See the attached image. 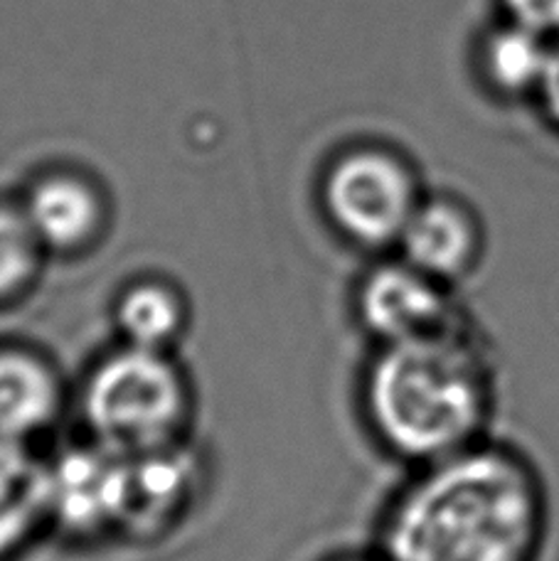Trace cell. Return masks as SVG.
I'll return each instance as SVG.
<instances>
[{
  "label": "cell",
  "mask_w": 559,
  "mask_h": 561,
  "mask_svg": "<svg viewBox=\"0 0 559 561\" xmlns=\"http://www.w3.org/2000/svg\"><path fill=\"white\" fill-rule=\"evenodd\" d=\"M49 515L47 466L20 440L0 438V559L13 552Z\"/></svg>",
  "instance_id": "8fae6325"
},
{
  "label": "cell",
  "mask_w": 559,
  "mask_h": 561,
  "mask_svg": "<svg viewBox=\"0 0 559 561\" xmlns=\"http://www.w3.org/2000/svg\"><path fill=\"white\" fill-rule=\"evenodd\" d=\"M326 207L355 242H399L419 207L414 180L397 158L357 150L338 160L326 180Z\"/></svg>",
  "instance_id": "277c9868"
},
{
  "label": "cell",
  "mask_w": 559,
  "mask_h": 561,
  "mask_svg": "<svg viewBox=\"0 0 559 561\" xmlns=\"http://www.w3.org/2000/svg\"><path fill=\"white\" fill-rule=\"evenodd\" d=\"M116 320L128 345L163 350L181 333L183 306L163 284H138L126 290L116 310Z\"/></svg>",
  "instance_id": "7c38bea8"
},
{
  "label": "cell",
  "mask_w": 559,
  "mask_h": 561,
  "mask_svg": "<svg viewBox=\"0 0 559 561\" xmlns=\"http://www.w3.org/2000/svg\"><path fill=\"white\" fill-rule=\"evenodd\" d=\"M195 483L193 460L175 444L128 456L122 529L151 537L181 513Z\"/></svg>",
  "instance_id": "ba28073f"
},
{
  "label": "cell",
  "mask_w": 559,
  "mask_h": 561,
  "mask_svg": "<svg viewBox=\"0 0 559 561\" xmlns=\"http://www.w3.org/2000/svg\"><path fill=\"white\" fill-rule=\"evenodd\" d=\"M59 402L57 377L43 359L20 350L0 353V438L23 444L53 424Z\"/></svg>",
  "instance_id": "9c48e42d"
},
{
  "label": "cell",
  "mask_w": 559,
  "mask_h": 561,
  "mask_svg": "<svg viewBox=\"0 0 559 561\" xmlns=\"http://www.w3.org/2000/svg\"><path fill=\"white\" fill-rule=\"evenodd\" d=\"M126 466V454L99 440L65 450L53 466H47L49 517L75 535L122 527Z\"/></svg>",
  "instance_id": "5b68a950"
},
{
  "label": "cell",
  "mask_w": 559,
  "mask_h": 561,
  "mask_svg": "<svg viewBox=\"0 0 559 561\" xmlns=\"http://www.w3.org/2000/svg\"><path fill=\"white\" fill-rule=\"evenodd\" d=\"M379 434L409 458L442 460L478 444L491 407V375L476 340L458 323L389 343L367 379Z\"/></svg>",
  "instance_id": "7a4b0ae2"
},
{
  "label": "cell",
  "mask_w": 559,
  "mask_h": 561,
  "mask_svg": "<svg viewBox=\"0 0 559 561\" xmlns=\"http://www.w3.org/2000/svg\"><path fill=\"white\" fill-rule=\"evenodd\" d=\"M37 234L25 213L0 207V298L18 294L33 278L39 262Z\"/></svg>",
  "instance_id": "5bb4252c"
},
{
  "label": "cell",
  "mask_w": 559,
  "mask_h": 561,
  "mask_svg": "<svg viewBox=\"0 0 559 561\" xmlns=\"http://www.w3.org/2000/svg\"><path fill=\"white\" fill-rule=\"evenodd\" d=\"M545 493L513 450L476 444L436 460L387 525V561H533Z\"/></svg>",
  "instance_id": "6da1fadb"
},
{
  "label": "cell",
  "mask_w": 559,
  "mask_h": 561,
  "mask_svg": "<svg viewBox=\"0 0 559 561\" xmlns=\"http://www.w3.org/2000/svg\"><path fill=\"white\" fill-rule=\"evenodd\" d=\"M399 244L404 262L444 284L474 266L481 252V229L456 199H426L419 203Z\"/></svg>",
  "instance_id": "52a82bcc"
},
{
  "label": "cell",
  "mask_w": 559,
  "mask_h": 561,
  "mask_svg": "<svg viewBox=\"0 0 559 561\" xmlns=\"http://www.w3.org/2000/svg\"><path fill=\"white\" fill-rule=\"evenodd\" d=\"M503 3L513 23L543 37L559 35V0H503Z\"/></svg>",
  "instance_id": "9a60e30c"
},
{
  "label": "cell",
  "mask_w": 559,
  "mask_h": 561,
  "mask_svg": "<svg viewBox=\"0 0 559 561\" xmlns=\"http://www.w3.org/2000/svg\"><path fill=\"white\" fill-rule=\"evenodd\" d=\"M23 213L39 244L59 252L87 244L102 225L99 195L72 175H53L37 183Z\"/></svg>",
  "instance_id": "30bf717a"
},
{
  "label": "cell",
  "mask_w": 559,
  "mask_h": 561,
  "mask_svg": "<svg viewBox=\"0 0 559 561\" xmlns=\"http://www.w3.org/2000/svg\"><path fill=\"white\" fill-rule=\"evenodd\" d=\"M361 313L367 328L387 345L442 333L461 323L442 280L409 262L379 266L365 278Z\"/></svg>",
  "instance_id": "8992f818"
},
{
  "label": "cell",
  "mask_w": 559,
  "mask_h": 561,
  "mask_svg": "<svg viewBox=\"0 0 559 561\" xmlns=\"http://www.w3.org/2000/svg\"><path fill=\"white\" fill-rule=\"evenodd\" d=\"M545 39L517 23L491 37L486 49V67L493 82L507 92L540 89L552 57V47H547Z\"/></svg>",
  "instance_id": "4fadbf2b"
},
{
  "label": "cell",
  "mask_w": 559,
  "mask_h": 561,
  "mask_svg": "<svg viewBox=\"0 0 559 561\" xmlns=\"http://www.w3.org/2000/svg\"><path fill=\"white\" fill-rule=\"evenodd\" d=\"M185 414V382L161 350L128 345L106 357L84 389L94 440L126 456L171 446Z\"/></svg>",
  "instance_id": "3957f363"
},
{
  "label": "cell",
  "mask_w": 559,
  "mask_h": 561,
  "mask_svg": "<svg viewBox=\"0 0 559 561\" xmlns=\"http://www.w3.org/2000/svg\"><path fill=\"white\" fill-rule=\"evenodd\" d=\"M540 92L545 99L547 114H550L552 122L559 126V45L552 47V57H550V65H547Z\"/></svg>",
  "instance_id": "2e32d148"
}]
</instances>
